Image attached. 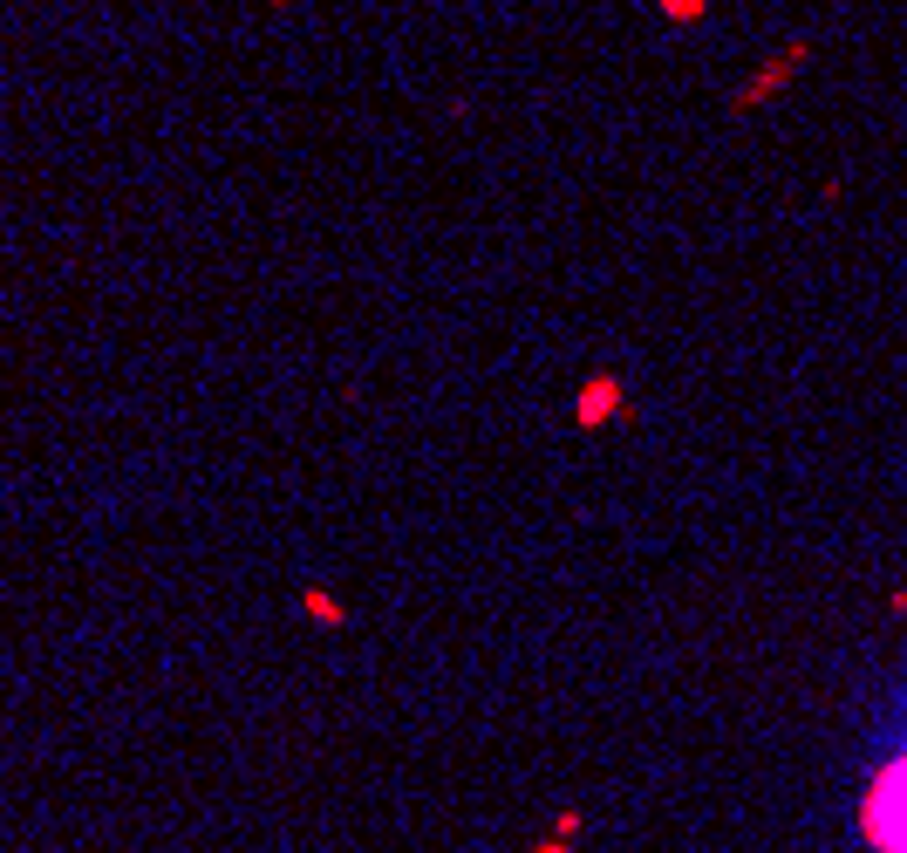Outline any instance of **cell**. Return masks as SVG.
<instances>
[{
  "label": "cell",
  "instance_id": "cell-1",
  "mask_svg": "<svg viewBox=\"0 0 907 853\" xmlns=\"http://www.w3.org/2000/svg\"><path fill=\"white\" fill-rule=\"evenodd\" d=\"M873 826H880V840L894 853H907V765L887 785H880V806H873Z\"/></svg>",
  "mask_w": 907,
  "mask_h": 853
},
{
  "label": "cell",
  "instance_id": "cell-2",
  "mask_svg": "<svg viewBox=\"0 0 907 853\" xmlns=\"http://www.w3.org/2000/svg\"><path fill=\"white\" fill-rule=\"evenodd\" d=\"M580 410H587V417H601V410H614V389H607V383H594L587 396H580Z\"/></svg>",
  "mask_w": 907,
  "mask_h": 853
}]
</instances>
